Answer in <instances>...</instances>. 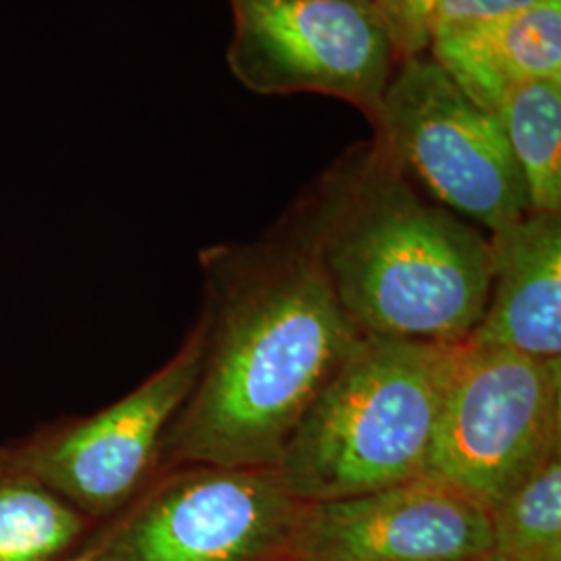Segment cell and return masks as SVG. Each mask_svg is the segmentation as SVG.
<instances>
[{
    "instance_id": "7",
    "label": "cell",
    "mask_w": 561,
    "mask_h": 561,
    "mask_svg": "<svg viewBox=\"0 0 561 561\" xmlns=\"http://www.w3.org/2000/svg\"><path fill=\"white\" fill-rule=\"evenodd\" d=\"M204 337L201 314L180 350L134 391L2 443L0 468L41 482L96 526L113 518L157 477L164 435L198 379Z\"/></svg>"
},
{
    "instance_id": "15",
    "label": "cell",
    "mask_w": 561,
    "mask_h": 561,
    "mask_svg": "<svg viewBox=\"0 0 561 561\" xmlns=\"http://www.w3.org/2000/svg\"><path fill=\"white\" fill-rule=\"evenodd\" d=\"M443 0H370L375 15L401 60L422 57L433 36V18Z\"/></svg>"
},
{
    "instance_id": "12",
    "label": "cell",
    "mask_w": 561,
    "mask_h": 561,
    "mask_svg": "<svg viewBox=\"0 0 561 561\" xmlns=\"http://www.w3.org/2000/svg\"><path fill=\"white\" fill-rule=\"evenodd\" d=\"M491 115L520 167L530 210L561 215V78L514 85Z\"/></svg>"
},
{
    "instance_id": "10",
    "label": "cell",
    "mask_w": 561,
    "mask_h": 561,
    "mask_svg": "<svg viewBox=\"0 0 561 561\" xmlns=\"http://www.w3.org/2000/svg\"><path fill=\"white\" fill-rule=\"evenodd\" d=\"M489 241V296L468 341L561 358V215L530 210Z\"/></svg>"
},
{
    "instance_id": "1",
    "label": "cell",
    "mask_w": 561,
    "mask_h": 561,
    "mask_svg": "<svg viewBox=\"0 0 561 561\" xmlns=\"http://www.w3.org/2000/svg\"><path fill=\"white\" fill-rule=\"evenodd\" d=\"M201 373L171 422L159 470L180 463L275 468L364 333L319 262L283 225L254 243L202 250Z\"/></svg>"
},
{
    "instance_id": "17",
    "label": "cell",
    "mask_w": 561,
    "mask_h": 561,
    "mask_svg": "<svg viewBox=\"0 0 561 561\" xmlns=\"http://www.w3.org/2000/svg\"><path fill=\"white\" fill-rule=\"evenodd\" d=\"M41 561H96L90 553H85V551H76V553H71V556H62V558H57V560H41Z\"/></svg>"
},
{
    "instance_id": "13",
    "label": "cell",
    "mask_w": 561,
    "mask_h": 561,
    "mask_svg": "<svg viewBox=\"0 0 561 561\" xmlns=\"http://www.w3.org/2000/svg\"><path fill=\"white\" fill-rule=\"evenodd\" d=\"M96 524L44 489L0 468V561L57 560L80 551Z\"/></svg>"
},
{
    "instance_id": "6",
    "label": "cell",
    "mask_w": 561,
    "mask_h": 561,
    "mask_svg": "<svg viewBox=\"0 0 561 561\" xmlns=\"http://www.w3.org/2000/svg\"><path fill=\"white\" fill-rule=\"evenodd\" d=\"M561 454V358L461 341L426 477L486 512Z\"/></svg>"
},
{
    "instance_id": "14",
    "label": "cell",
    "mask_w": 561,
    "mask_h": 561,
    "mask_svg": "<svg viewBox=\"0 0 561 561\" xmlns=\"http://www.w3.org/2000/svg\"><path fill=\"white\" fill-rule=\"evenodd\" d=\"M493 551L502 561H561V454L491 512Z\"/></svg>"
},
{
    "instance_id": "11",
    "label": "cell",
    "mask_w": 561,
    "mask_h": 561,
    "mask_svg": "<svg viewBox=\"0 0 561 561\" xmlns=\"http://www.w3.org/2000/svg\"><path fill=\"white\" fill-rule=\"evenodd\" d=\"M428 50L470 101L493 113L514 85L561 78V0L435 34Z\"/></svg>"
},
{
    "instance_id": "16",
    "label": "cell",
    "mask_w": 561,
    "mask_h": 561,
    "mask_svg": "<svg viewBox=\"0 0 561 561\" xmlns=\"http://www.w3.org/2000/svg\"><path fill=\"white\" fill-rule=\"evenodd\" d=\"M545 2L549 0H443L433 18V36L458 27L505 20Z\"/></svg>"
},
{
    "instance_id": "2",
    "label": "cell",
    "mask_w": 561,
    "mask_h": 561,
    "mask_svg": "<svg viewBox=\"0 0 561 561\" xmlns=\"http://www.w3.org/2000/svg\"><path fill=\"white\" fill-rule=\"evenodd\" d=\"M283 227L364 335L461 343L481 321L489 233L431 201L373 140L343 154Z\"/></svg>"
},
{
    "instance_id": "3",
    "label": "cell",
    "mask_w": 561,
    "mask_h": 561,
    "mask_svg": "<svg viewBox=\"0 0 561 561\" xmlns=\"http://www.w3.org/2000/svg\"><path fill=\"white\" fill-rule=\"evenodd\" d=\"M458 350L364 335L280 454L289 493L331 502L426 477Z\"/></svg>"
},
{
    "instance_id": "18",
    "label": "cell",
    "mask_w": 561,
    "mask_h": 561,
    "mask_svg": "<svg viewBox=\"0 0 561 561\" xmlns=\"http://www.w3.org/2000/svg\"><path fill=\"white\" fill-rule=\"evenodd\" d=\"M460 561H502L497 560L495 556H484V558H472V560H460Z\"/></svg>"
},
{
    "instance_id": "9",
    "label": "cell",
    "mask_w": 561,
    "mask_h": 561,
    "mask_svg": "<svg viewBox=\"0 0 561 561\" xmlns=\"http://www.w3.org/2000/svg\"><path fill=\"white\" fill-rule=\"evenodd\" d=\"M491 551L489 512L458 489L421 477L306 503L294 561H460Z\"/></svg>"
},
{
    "instance_id": "4",
    "label": "cell",
    "mask_w": 561,
    "mask_h": 561,
    "mask_svg": "<svg viewBox=\"0 0 561 561\" xmlns=\"http://www.w3.org/2000/svg\"><path fill=\"white\" fill-rule=\"evenodd\" d=\"M304 507L275 468L180 463L161 468L80 551L96 561H294Z\"/></svg>"
},
{
    "instance_id": "5",
    "label": "cell",
    "mask_w": 561,
    "mask_h": 561,
    "mask_svg": "<svg viewBox=\"0 0 561 561\" xmlns=\"http://www.w3.org/2000/svg\"><path fill=\"white\" fill-rule=\"evenodd\" d=\"M373 131V141L421 192L482 231L530 213L500 121L470 101L437 60H401Z\"/></svg>"
},
{
    "instance_id": "8",
    "label": "cell",
    "mask_w": 561,
    "mask_h": 561,
    "mask_svg": "<svg viewBox=\"0 0 561 561\" xmlns=\"http://www.w3.org/2000/svg\"><path fill=\"white\" fill-rule=\"evenodd\" d=\"M227 65L259 96L314 92L350 102L370 125L398 67L370 0H229Z\"/></svg>"
}]
</instances>
